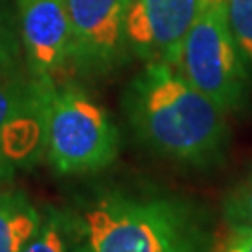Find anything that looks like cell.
I'll list each match as a JSON object with an SVG mask.
<instances>
[{"mask_svg":"<svg viewBox=\"0 0 252 252\" xmlns=\"http://www.w3.org/2000/svg\"><path fill=\"white\" fill-rule=\"evenodd\" d=\"M122 108L136 142L153 155L192 170L224 162L228 114L170 63H146L126 86Z\"/></svg>","mask_w":252,"mask_h":252,"instance_id":"obj_1","label":"cell"},{"mask_svg":"<svg viewBox=\"0 0 252 252\" xmlns=\"http://www.w3.org/2000/svg\"><path fill=\"white\" fill-rule=\"evenodd\" d=\"M71 215V252H215L202 206L170 192L99 190Z\"/></svg>","mask_w":252,"mask_h":252,"instance_id":"obj_2","label":"cell"},{"mask_svg":"<svg viewBox=\"0 0 252 252\" xmlns=\"http://www.w3.org/2000/svg\"><path fill=\"white\" fill-rule=\"evenodd\" d=\"M122 136L107 108L77 84L56 86L47 120L45 157L62 176L94 174L120 155Z\"/></svg>","mask_w":252,"mask_h":252,"instance_id":"obj_3","label":"cell"},{"mask_svg":"<svg viewBox=\"0 0 252 252\" xmlns=\"http://www.w3.org/2000/svg\"><path fill=\"white\" fill-rule=\"evenodd\" d=\"M176 69L228 116L249 107L251 73L228 25L226 0H206L183 41Z\"/></svg>","mask_w":252,"mask_h":252,"instance_id":"obj_4","label":"cell"},{"mask_svg":"<svg viewBox=\"0 0 252 252\" xmlns=\"http://www.w3.org/2000/svg\"><path fill=\"white\" fill-rule=\"evenodd\" d=\"M131 0H65L71 53L69 67L84 79H103L129 58L126 17Z\"/></svg>","mask_w":252,"mask_h":252,"instance_id":"obj_5","label":"cell"},{"mask_svg":"<svg viewBox=\"0 0 252 252\" xmlns=\"http://www.w3.org/2000/svg\"><path fill=\"white\" fill-rule=\"evenodd\" d=\"M206 0H131L126 17L129 56L176 67L183 41Z\"/></svg>","mask_w":252,"mask_h":252,"instance_id":"obj_6","label":"cell"},{"mask_svg":"<svg viewBox=\"0 0 252 252\" xmlns=\"http://www.w3.org/2000/svg\"><path fill=\"white\" fill-rule=\"evenodd\" d=\"M17 11L28 73L54 81L69 67L71 27L65 0H17Z\"/></svg>","mask_w":252,"mask_h":252,"instance_id":"obj_7","label":"cell"},{"mask_svg":"<svg viewBox=\"0 0 252 252\" xmlns=\"http://www.w3.org/2000/svg\"><path fill=\"white\" fill-rule=\"evenodd\" d=\"M39 222L41 213L25 190L0 189V252H23Z\"/></svg>","mask_w":252,"mask_h":252,"instance_id":"obj_8","label":"cell"},{"mask_svg":"<svg viewBox=\"0 0 252 252\" xmlns=\"http://www.w3.org/2000/svg\"><path fill=\"white\" fill-rule=\"evenodd\" d=\"M51 86H54L53 79L34 77L28 69L27 73H21L19 67L0 77V146L9 127Z\"/></svg>","mask_w":252,"mask_h":252,"instance_id":"obj_9","label":"cell"},{"mask_svg":"<svg viewBox=\"0 0 252 252\" xmlns=\"http://www.w3.org/2000/svg\"><path fill=\"white\" fill-rule=\"evenodd\" d=\"M23 252H71V215L58 207H47L36 234Z\"/></svg>","mask_w":252,"mask_h":252,"instance_id":"obj_10","label":"cell"},{"mask_svg":"<svg viewBox=\"0 0 252 252\" xmlns=\"http://www.w3.org/2000/svg\"><path fill=\"white\" fill-rule=\"evenodd\" d=\"M222 217L230 230L252 232V170L226 192Z\"/></svg>","mask_w":252,"mask_h":252,"instance_id":"obj_11","label":"cell"},{"mask_svg":"<svg viewBox=\"0 0 252 252\" xmlns=\"http://www.w3.org/2000/svg\"><path fill=\"white\" fill-rule=\"evenodd\" d=\"M226 17L245 63L252 67V0H226Z\"/></svg>","mask_w":252,"mask_h":252,"instance_id":"obj_12","label":"cell"},{"mask_svg":"<svg viewBox=\"0 0 252 252\" xmlns=\"http://www.w3.org/2000/svg\"><path fill=\"white\" fill-rule=\"evenodd\" d=\"M17 41L6 23L4 15L0 13V77L17 67Z\"/></svg>","mask_w":252,"mask_h":252,"instance_id":"obj_13","label":"cell"},{"mask_svg":"<svg viewBox=\"0 0 252 252\" xmlns=\"http://www.w3.org/2000/svg\"><path fill=\"white\" fill-rule=\"evenodd\" d=\"M220 252H252V232L249 230H230Z\"/></svg>","mask_w":252,"mask_h":252,"instance_id":"obj_14","label":"cell"}]
</instances>
